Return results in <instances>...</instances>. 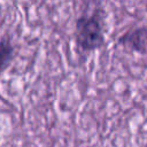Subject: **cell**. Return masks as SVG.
Segmentation results:
<instances>
[{
    "label": "cell",
    "mask_w": 147,
    "mask_h": 147,
    "mask_svg": "<svg viewBox=\"0 0 147 147\" xmlns=\"http://www.w3.org/2000/svg\"><path fill=\"white\" fill-rule=\"evenodd\" d=\"M76 41L86 52L94 51L103 44V31L99 15H84L77 20Z\"/></svg>",
    "instance_id": "obj_1"
},
{
    "label": "cell",
    "mask_w": 147,
    "mask_h": 147,
    "mask_svg": "<svg viewBox=\"0 0 147 147\" xmlns=\"http://www.w3.org/2000/svg\"><path fill=\"white\" fill-rule=\"evenodd\" d=\"M11 52H13V48L8 42H6L3 40L0 41V71L9 62V60L11 57Z\"/></svg>",
    "instance_id": "obj_2"
}]
</instances>
